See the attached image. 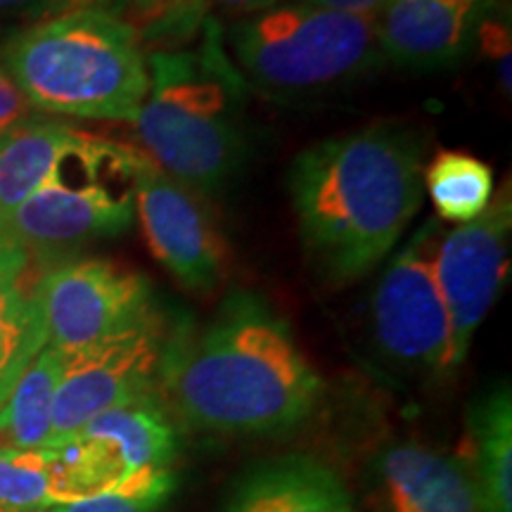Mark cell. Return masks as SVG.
<instances>
[{
  "instance_id": "cell-18",
  "label": "cell",
  "mask_w": 512,
  "mask_h": 512,
  "mask_svg": "<svg viewBox=\"0 0 512 512\" xmlns=\"http://www.w3.org/2000/svg\"><path fill=\"white\" fill-rule=\"evenodd\" d=\"M62 363L60 351L46 344L15 382L0 406V448L38 451L48 446Z\"/></svg>"
},
{
  "instance_id": "cell-8",
  "label": "cell",
  "mask_w": 512,
  "mask_h": 512,
  "mask_svg": "<svg viewBox=\"0 0 512 512\" xmlns=\"http://www.w3.org/2000/svg\"><path fill=\"white\" fill-rule=\"evenodd\" d=\"M434 228L422 226L384 268L370 297V332L380 354L415 373H451V323L432 271Z\"/></svg>"
},
{
  "instance_id": "cell-32",
  "label": "cell",
  "mask_w": 512,
  "mask_h": 512,
  "mask_svg": "<svg viewBox=\"0 0 512 512\" xmlns=\"http://www.w3.org/2000/svg\"><path fill=\"white\" fill-rule=\"evenodd\" d=\"M41 512H48V510H41Z\"/></svg>"
},
{
  "instance_id": "cell-16",
  "label": "cell",
  "mask_w": 512,
  "mask_h": 512,
  "mask_svg": "<svg viewBox=\"0 0 512 512\" xmlns=\"http://www.w3.org/2000/svg\"><path fill=\"white\" fill-rule=\"evenodd\" d=\"M463 458L484 512H512V396L508 384L491 389L467 418Z\"/></svg>"
},
{
  "instance_id": "cell-26",
  "label": "cell",
  "mask_w": 512,
  "mask_h": 512,
  "mask_svg": "<svg viewBox=\"0 0 512 512\" xmlns=\"http://www.w3.org/2000/svg\"><path fill=\"white\" fill-rule=\"evenodd\" d=\"M29 264V249L19 242L0 219V285L17 283Z\"/></svg>"
},
{
  "instance_id": "cell-9",
  "label": "cell",
  "mask_w": 512,
  "mask_h": 512,
  "mask_svg": "<svg viewBox=\"0 0 512 512\" xmlns=\"http://www.w3.org/2000/svg\"><path fill=\"white\" fill-rule=\"evenodd\" d=\"M48 347L62 356L157 320L145 275L110 259H81L38 280Z\"/></svg>"
},
{
  "instance_id": "cell-30",
  "label": "cell",
  "mask_w": 512,
  "mask_h": 512,
  "mask_svg": "<svg viewBox=\"0 0 512 512\" xmlns=\"http://www.w3.org/2000/svg\"><path fill=\"white\" fill-rule=\"evenodd\" d=\"M79 8H100V10H107V12H114V15H119V8H121V0H74Z\"/></svg>"
},
{
  "instance_id": "cell-6",
  "label": "cell",
  "mask_w": 512,
  "mask_h": 512,
  "mask_svg": "<svg viewBox=\"0 0 512 512\" xmlns=\"http://www.w3.org/2000/svg\"><path fill=\"white\" fill-rule=\"evenodd\" d=\"M143 157L128 145L76 131L48 181L0 219L29 252H57L121 235L136 221Z\"/></svg>"
},
{
  "instance_id": "cell-15",
  "label": "cell",
  "mask_w": 512,
  "mask_h": 512,
  "mask_svg": "<svg viewBox=\"0 0 512 512\" xmlns=\"http://www.w3.org/2000/svg\"><path fill=\"white\" fill-rule=\"evenodd\" d=\"M223 512H354V501L330 465L292 453L247 470Z\"/></svg>"
},
{
  "instance_id": "cell-20",
  "label": "cell",
  "mask_w": 512,
  "mask_h": 512,
  "mask_svg": "<svg viewBox=\"0 0 512 512\" xmlns=\"http://www.w3.org/2000/svg\"><path fill=\"white\" fill-rule=\"evenodd\" d=\"M46 342L36 290L27 292L19 280L0 285V406Z\"/></svg>"
},
{
  "instance_id": "cell-14",
  "label": "cell",
  "mask_w": 512,
  "mask_h": 512,
  "mask_svg": "<svg viewBox=\"0 0 512 512\" xmlns=\"http://www.w3.org/2000/svg\"><path fill=\"white\" fill-rule=\"evenodd\" d=\"M375 467L389 512H484L460 456L420 444H396L384 448Z\"/></svg>"
},
{
  "instance_id": "cell-28",
  "label": "cell",
  "mask_w": 512,
  "mask_h": 512,
  "mask_svg": "<svg viewBox=\"0 0 512 512\" xmlns=\"http://www.w3.org/2000/svg\"><path fill=\"white\" fill-rule=\"evenodd\" d=\"M302 3L318 5V8H325V10L347 12V15L375 19L377 12L382 10V5L387 3V0H302Z\"/></svg>"
},
{
  "instance_id": "cell-23",
  "label": "cell",
  "mask_w": 512,
  "mask_h": 512,
  "mask_svg": "<svg viewBox=\"0 0 512 512\" xmlns=\"http://www.w3.org/2000/svg\"><path fill=\"white\" fill-rule=\"evenodd\" d=\"M174 472H138L102 494L55 503L48 512H159L174 494Z\"/></svg>"
},
{
  "instance_id": "cell-17",
  "label": "cell",
  "mask_w": 512,
  "mask_h": 512,
  "mask_svg": "<svg viewBox=\"0 0 512 512\" xmlns=\"http://www.w3.org/2000/svg\"><path fill=\"white\" fill-rule=\"evenodd\" d=\"M76 128L55 119H27L0 138V214L29 200L53 174Z\"/></svg>"
},
{
  "instance_id": "cell-21",
  "label": "cell",
  "mask_w": 512,
  "mask_h": 512,
  "mask_svg": "<svg viewBox=\"0 0 512 512\" xmlns=\"http://www.w3.org/2000/svg\"><path fill=\"white\" fill-rule=\"evenodd\" d=\"M53 501L46 448H0V512H41Z\"/></svg>"
},
{
  "instance_id": "cell-5",
  "label": "cell",
  "mask_w": 512,
  "mask_h": 512,
  "mask_svg": "<svg viewBox=\"0 0 512 512\" xmlns=\"http://www.w3.org/2000/svg\"><path fill=\"white\" fill-rule=\"evenodd\" d=\"M228 57L242 81L271 98H316L354 86L384 62L373 17L278 3L235 19Z\"/></svg>"
},
{
  "instance_id": "cell-7",
  "label": "cell",
  "mask_w": 512,
  "mask_h": 512,
  "mask_svg": "<svg viewBox=\"0 0 512 512\" xmlns=\"http://www.w3.org/2000/svg\"><path fill=\"white\" fill-rule=\"evenodd\" d=\"M46 451L53 501L69 503L102 494L138 472L171 470L178 430L155 389L95 415L72 439Z\"/></svg>"
},
{
  "instance_id": "cell-4",
  "label": "cell",
  "mask_w": 512,
  "mask_h": 512,
  "mask_svg": "<svg viewBox=\"0 0 512 512\" xmlns=\"http://www.w3.org/2000/svg\"><path fill=\"white\" fill-rule=\"evenodd\" d=\"M3 60L31 107L62 117L133 124L150 91L138 31L100 8L43 17L10 38Z\"/></svg>"
},
{
  "instance_id": "cell-25",
  "label": "cell",
  "mask_w": 512,
  "mask_h": 512,
  "mask_svg": "<svg viewBox=\"0 0 512 512\" xmlns=\"http://www.w3.org/2000/svg\"><path fill=\"white\" fill-rule=\"evenodd\" d=\"M31 114L29 100L19 91L12 76L0 69V138H5L12 128L27 121Z\"/></svg>"
},
{
  "instance_id": "cell-11",
  "label": "cell",
  "mask_w": 512,
  "mask_h": 512,
  "mask_svg": "<svg viewBox=\"0 0 512 512\" xmlns=\"http://www.w3.org/2000/svg\"><path fill=\"white\" fill-rule=\"evenodd\" d=\"M166 339L159 320L64 356L46 448L69 441L95 415L155 392Z\"/></svg>"
},
{
  "instance_id": "cell-19",
  "label": "cell",
  "mask_w": 512,
  "mask_h": 512,
  "mask_svg": "<svg viewBox=\"0 0 512 512\" xmlns=\"http://www.w3.org/2000/svg\"><path fill=\"white\" fill-rule=\"evenodd\" d=\"M425 190L441 221L470 223L494 197V171L460 150H439L422 171Z\"/></svg>"
},
{
  "instance_id": "cell-31",
  "label": "cell",
  "mask_w": 512,
  "mask_h": 512,
  "mask_svg": "<svg viewBox=\"0 0 512 512\" xmlns=\"http://www.w3.org/2000/svg\"><path fill=\"white\" fill-rule=\"evenodd\" d=\"M484 5H486V10H498L503 5V0H484Z\"/></svg>"
},
{
  "instance_id": "cell-10",
  "label": "cell",
  "mask_w": 512,
  "mask_h": 512,
  "mask_svg": "<svg viewBox=\"0 0 512 512\" xmlns=\"http://www.w3.org/2000/svg\"><path fill=\"white\" fill-rule=\"evenodd\" d=\"M510 238L512 200L505 185L482 216L460 223L434 247L432 271L451 323L456 368L470 354L475 332L508 283Z\"/></svg>"
},
{
  "instance_id": "cell-24",
  "label": "cell",
  "mask_w": 512,
  "mask_h": 512,
  "mask_svg": "<svg viewBox=\"0 0 512 512\" xmlns=\"http://www.w3.org/2000/svg\"><path fill=\"white\" fill-rule=\"evenodd\" d=\"M477 38H482L484 50L489 55L496 57L498 67V81H501L503 91L510 93L512 86V72H510V31L503 27V22H494V19L484 17L482 24H479Z\"/></svg>"
},
{
  "instance_id": "cell-1",
  "label": "cell",
  "mask_w": 512,
  "mask_h": 512,
  "mask_svg": "<svg viewBox=\"0 0 512 512\" xmlns=\"http://www.w3.org/2000/svg\"><path fill=\"white\" fill-rule=\"evenodd\" d=\"M162 401L197 432L275 437L302 427L323 380L285 318L252 292H233L200 330L166 339Z\"/></svg>"
},
{
  "instance_id": "cell-22",
  "label": "cell",
  "mask_w": 512,
  "mask_h": 512,
  "mask_svg": "<svg viewBox=\"0 0 512 512\" xmlns=\"http://www.w3.org/2000/svg\"><path fill=\"white\" fill-rule=\"evenodd\" d=\"M207 10V0H121L119 17L140 41L178 43L200 29Z\"/></svg>"
},
{
  "instance_id": "cell-13",
  "label": "cell",
  "mask_w": 512,
  "mask_h": 512,
  "mask_svg": "<svg viewBox=\"0 0 512 512\" xmlns=\"http://www.w3.org/2000/svg\"><path fill=\"white\" fill-rule=\"evenodd\" d=\"M484 17V0H387L375 17L377 41L384 60L439 72L470 55Z\"/></svg>"
},
{
  "instance_id": "cell-27",
  "label": "cell",
  "mask_w": 512,
  "mask_h": 512,
  "mask_svg": "<svg viewBox=\"0 0 512 512\" xmlns=\"http://www.w3.org/2000/svg\"><path fill=\"white\" fill-rule=\"evenodd\" d=\"M74 0H0V15H15V12H29V15H60V12L76 10Z\"/></svg>"
},
{
  "instance_id": "cell-2",
  "label": "cell",
  "mask_w": 512,
  "mask_h": 512,
  "mask_svg": "<svg viewBox=\"0 0 512 512\" xmlns=\"http://www.w3.org/2000/svg\"><path fill=\"white\" fill-rule=\"evenodd\" d=\"M422 171V140L396 124L318 140L292 159L287 190L320 280L351 285L392 254L425 200Z\"/></svg>"
},
{
  "instance_id": "cell-3",
  "label": "cell",
  "mask_w": 512,
  "mask_h": 512,
  "mask_svg": "<svg viewBox=\"0 0 512 512\" xmlns=\"http://www.w3.org/2000/svg\"><path fill=\"white\" fill-rule=\"evenodd\" d=\"M150 91L136 126L145 157L185 188L219 195L247 162L240 86L216 22L202 50L147 55Z\"/></svg>"
},
{
  "instance_id": "cell-29",
  "label": "cell",
  "mask_w": 512,
  "mask_h": 512,
  "mask_svg": "<svg viewBox=\"0 0 512 512\" xmlns=\"http://www.w3.org/2000/svg\"><path fill=\"white\" fill-rule=\"evenodd\" d=\"M278 3H283V0H207L209 8H216L221 10L223 15L238 19L256 15V12H264Z\"/></svg>"
},
{
  "instance_id": "cell-12",
  "label": "cell",
  "mask_w": 512,
  "mask_h": 512,
  "mask_svg": "<svg viewBox=\"0 0 512 512\" xmlns=\"http://www.w3.org/2000/svg\"><path fill=\"white\" fill-rule=\"evenodd\" d=\"M136 216L152 256L183 287L211 292L226 278L228 245L200 192L166 176L147 157L138 166Z\"/></svg>"
}]
</instances>
